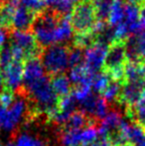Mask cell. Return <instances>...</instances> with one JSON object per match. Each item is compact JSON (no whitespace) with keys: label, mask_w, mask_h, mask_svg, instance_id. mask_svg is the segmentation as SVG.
<instances>
[{"label":"cell","mask_w":145,"mask_h":146,"mask_svg":"<svg viewBox=\"0 0 145 146\" xmlns=\"http://www.w3.org/2000/svg\"><path fill=\"white\" fill-rule=\"evenodd\" d=\"M61 16L63 15L54 11H44L37 15L32 29L33 35L41 47L47 48L57 44L56 33Z\"/></svg>","instance_id":"obj_1"},{"label":"cell","mask_w":145,"mask_h":146,"mask_svg":"<svg viewBox=\"0 0 145 146\" xmlns=\"http://www.w3.org/2000/svg\"><path fill=\"white\" fill-rule=\"evenodd\" d=\"M125 43L122 41H113L109 44L103 65V72L109 76L111 81L122 84H125L124 67L127 63Z\"/></svg>","instance_id":"obj_2"},{"label":"cell","mask_w":145,"mask_h":146,"mask_svg":"<svg viewBox=\"0 0 145 146\" xmlns=\"http://www.w3.org/2000/svg\"><path fill=\"white\" fill-rule=\"evenodd\" d=\"M71 24L75 34L93 32L97 23L93 0H81L73 8L70 14Z\"/></svg>","instance_id":"obj_3"},{"label":"cell","mask_w":145,"mask_h":146,"mask_svg":"<svg viewBox=\"0 0 145 146\" xmlns=\"http://www.w3.org/2000/svg\"><path fill=\"white\" fill-rule=\"evenodd\" d=\"M70 49L64 45H53L42 52V65L45 71L54 77L61 75L69 68Z\"/></svg>","instance_id":"obj_4"},{"label":"cell","mask_w":145,"mask_h":146,"mask_svg":"<svg viewBox=\"0 0 145 146\" xmlns=\"http://www.w3.org/2000/svg\"><path fill=\"white\" fill-rule=\"evenodd\" d=\"M16 94H18V98H16L11 106L7 108L5 118L0 124V128L5 131H13L21 122L22 118H27L29 113V104H27V98L20 92Z\"/></svg>","instance_id":"obj_5"},{"label":"cell","mask_w":145,"mask_h":146,"mask_svg":"<svg viewBox=\"0 0 145 146\" xmlns=\"http://www.w3.org/2000/svg\"><path fill=\"white\" fill-rule=\"evenodd\" d=\"M10 44L20 48L26 55V59H37L42 54L41 46L37 42L35 36L30 31L13 30L10 34Z\"/></svg>","instance_id":"obj_6"},{"label":"cell","mask_w":145,"mask_h":146,"mask_svg":"<svg viewBox=\"0 0 145 146\" xmlns=\"http://www.w3.org/2000/svg\"><path fill=\"white\" fill-rule=\"evenodd\" d=\"M109 46L101 43H95L83 52V62L87 69L93 75H97L105 65Z\"/></svg>","instance_id":"obj_7"},{"label":"cell","mask_w":145,"mask_h":146,"mask_svg":"<svg viewBox=\"0 0 145 146\" xmlns=\"http://www.w3.org/2000/svg\"><path fill=\"white\" fill-rule=\"evenodd\" d=\"M24 63L13 61L7 68L1 71L3 77L4 88L13 92H17L21 88L23 83Z\"/></svg>","instance_id":"obj_8"},{"label":"cell","mask_w":145,"mask_h":146,"mask_svg":"<svg viewBox=\"0 0 145 146\" xmlns=\"http://www.w3.org/2000/svg\"><path fill=\"white\" fill-rule=\"evenodd\" d=\"M125 45L127 61L145 63V31L128 38Z\"/></svg>","instance_id":"obj_9"},{"label":"cell","mask_w":145,"mask_h":146,"mask_svg":"<svg viewBox=\"0 0 145 146\" xmlns=\"http://www.w3.org/2000/svg\"><path fill=\"white\" fill-rule=\"evenodd\" d=\"M145 90V82H133L125 83L122 86L118 100L120 104H126L128 106H134L138 104L142 92Z\"/></svg>","instance_id":"obj_10"},{"label":"cell","mask_w":145,"mask_h":146,"mask_svg":"<svg viewBox=\"0 0 145 146\" xmlns=\"http://www.w3.org/2000/svg\"><path fill=\"white\" fill-rule=\"evenodd\" d=\"M45 76V69L40 60L38 58L28 60L24 65L23 83L21 90H27Z\"/></svg>","instance_id":"obj_11"},{"label":"cell","mask_w":145,"mask_h":146,"mask_svg":"<svg viewBox=\"0 0 145 146\" xmlns=\"http://www.w3.org/2000/svg\"><path fill=\"white\" fill-rule=\"evenodd\" d=\"M37 15L26 8L18 5L15 10L12 22V28L18 31H29L35 21Z\"/></svg>","instance_id":"obj_12"},{"label":"cell","mask_w":145,"mask_h":146,"mask_svg":"<svg viewBox=\"0 0 145 146\" xmlns=\"http://www.w3.org/2000/svg\"><path fill=\"white\" fill-rule=\"evenodd\" d=\"M95 76V75H93L87 69L85 65H81L72 68L69 79H70L71 83L75 85V87H77V86H91Z\"/></svg>","instance_id":"obj_13"},{"label":"cell","mask_w":145,"mask_h":146,"mask_svg":"<svg viewBox=\"0 0 145 146\" xmlns=\"http://www.w3.org/2000/svg\"><path fill=\"white\" fill-rule=\"evenodd\" d=\"M18 4L14 0L0 2V26L3 29H11L13 16Z\"/></svg>","instance_id":"obj_14"},{"label":"cell","mask_w":145,"mask_h":146,"mask_svg":"<svg viewBox=\"0 0 145 146\" xmlns=\"http://www.w3.org/2000/svg\"><path fill=\"white\" fill-rule=\"evenodd\" d=\"M51 85L55 94L59 98L67 96L72 92V83L70 79L64 74L57 75L51 78Z\"/></svg>","instance_id":"obj_15"},{"label":"cell","mask_w":145,"mask_h":146,"mask_svg":"<svg viewBox=\"0 0 145 146\" xmlns=\"http://www.w3.org/2000/svg\"><path fill=\"white\" fill-rule=\"evenodd\" d=\"M73 30L72 24H71L70 15L61 16L56 33L57 43H63L66 42V41H69L73 36Z\"/></svg>","instance_id":"obj_16"},{"label":"cell","mask_w":145,"mask_h":146,"mask_svg":"<svg viewBox=\"0 0 145 146\" xmlns=\"http://www.w3.org/2000/svg\"><path fill=\"white\" fill-rule=\"evenodd\" d=\"M124 7L125 3L123 0H112L109 16L107 23L110 27H115L119 23L124 21Z\"/></svg>","instance_id":"obj_17"},{"label":"cell","mask_w":145,"mask_h":146,"mask_svg":"<svg viewBox=\"0 0 145 146\" xmlns=\"http://www.w3.org/2000/svg\"><path fill=\"white\" fill-rule=\"evenodd\" d=\"M81 130H68L61 129L60 141L64 146H79L81 144Z\"/></svg>","instance_id":"obj_18"},{"label":"cell","mask_w":145,"mask_h":146,"mask_svg":"<svg viewBox=\"0 0 145 146\" xmlns=\"http://www.w3.org/2000/svg\"><path fill=\"white\" fill-rule=\"evenodd\" d=\"M112 0H93L97 21L105 22L109 19Z\"/></svg>","instance_id":"obj_19"},{"label":"cell","mask_w":145,"mask_h":146,"mask_svg":"<svg viewBox=\"0 0 145 146\" xmlns=\"http://www.w3.org/2000/svg\"><path fill=\"white\" fill-rule=\"evenodd\" d=\"M127 116L131 119V122H136L145 128V104L128 106L126 110Z\"/></svg>","instance_id":"obj_20"},{"label":"cell","mask_w":145,"mask_h":146,"mask_svg":"<svg viewBox=\"0 0 145 146\" xmlns=\"http://www.w3.org/2000/svg\"><path fill=\"white\" fill-rule=\"evenodd\" d=\"M123 85L124 84L119 83V82L110 81L109 85L107 86L105 90L103 92V98H105L107 102L118 100V98H119L120 92H121V88Z\"/></svg>","instance_id":"obj_21"},{"label":"cell","mask_w":145,"mask_h":146,"mask_svg":"<svg viewBox=\"0 0 145 146\" xmlns=\"http://www.w3.org/2000/svg\"><path fill=\"white\" fill-rule=\"evenodd\" d=\"M110 81H111V79H110L109 76L107 74H105V72L97 73L93 80L91 88L95 92H97V94H103L105 90V88H107V86L109 85Z\"/></svg>","instance_id":"obj_22"},{"label":"cell","mask_w":145,"mask_h":146,"mask_svg":"<svg viewBox=\"0 0 145 146\" xmlns=\"http://www.w3.org/2000/svg\"><path fill=\"white\" fill-rule=\"evenodd\" d=\"M139 21V7L131 3H126L124 7V22L128 26Z\"/></svg>","instance_id":"obj_23"},{"label":"cell","mask_w":145,"mask_h":146,"mask_svg":"<svg viewBox=\"0 0 145 146\" xmlns=\"http://www.w3.org/2000/svg\"><path fill=\"white\" fill-rule=\"evenodd\" d=\"M75 106H77V102L72 96V94H69L67 96L59 98L58 108L60 111L66 112V113L69 114H73L75 111Z\"/></svg>","instance_id":"obj_24"},{"label":"cell","mask_w":145,"mask_h":146,"mask_svg":"<svg viewBox=\"0 0 145 146\" xmlns=\"http://www.w3.org/2000/svg\"><path fill=\"white\" fill-rule=\"evenodd\" d=\"M71 94L75 102L81 104L91 94V86H77L73 88Z\"/></svg>","instance_id":"obj_25"},{"label":"cell","mask_w":145,"mask_h":146,"mask_svg":"<svg viewBox=\"0 0 145 146\" xmlns=\"http://www.w3.org/2000/svg\"><path fill=\"white\" fill-rule=\"evenodd\" d=\"M107 110H109V102L103 98L97 96V102H95V111H93V119L95 121L103 119L107 114Z\"/></svg>","instance_id":"obj_26"},{"label":"cell","mask_w":145,"mask_h":146,"mask_svg":"<svg viewBox=\"0 0 145 146\" xmlns=\"http://www.w3.org/2000/svg\"><path fill=\"white\" fill-rule=\"evenodd\" d=\"M97 138H99V128H97L95 125L89 126L87 128L83 129L81 132V145L87 144V143L97 141Z\"/></svg>","instance_id":"obj_27"},{"label":"cell","mask_w":145,"mask_h":146,"mask_svg":"<svg viewBox=\"0 0 145 146\" xmlns=\"http://www.w3.org/2000/svg\"><path fill=\"white\" fill-rule=\"evenodd\" d=\"M16 144L18 146H47L46 142L31 135H28L26 133L20 134L16 141Z\"/></svg>","instance_id":"obj_28"},{"label":"cell","mask_w":145,"mask_h":146,"mask_svg":"<svg viewBox=\"0 0 145 146\" xmlns=\"http://www.w3.org/2000/svg\"><path fill=\"white\" fill-rule=\"evenodd\" d=\"M83 49L73 47L72 50H70L69 53V67L75 68L77 66L83 65Z\"/></svg>","instance_id":"obj_29"},{"label":"cell","mask_w":145,"mask_h":146,"mask_svg":"<svg viewBox=\"0 0 145 146\" xmlns=\"http://www.w3.org/2000/svg\"><path fill=\"white\" fill-rule=\"evenodd\" d=\"M13 61L14 60L13 55H12L11 47H10V45H5L3 47V49L0 51V68H1L0 71L7 68Z\"/></svg>","instance_id":"obj_30"},{"label":"cell","mask_w":145,"mask_h":146,"mask_svg":"<svg viewBox=\"0 0 145 146\" xmlns=\"http://www.w3.org/2000/svg\"><path fill=\"white\" fill-rule=\"evenodd\" d=\"M14 94L15 92H13L12 90H9L4 88V90L0 94V104L5 108H10L15 100V94Z\"/></svg>","instance_id":"obj_31"},{"label":"cell","mask_w":145,"mask_h":146,"mask_svg":"<svg viewBox=\"0 0 145 146\" xmlns=\"http://www.w3.org/2000/svg\"><path fill=\"white\" fill-rule=\"evenodd\" d=\"M139 23L142 30L145 31V2L139 7Z\"/></svg>","instance_id":"obj_32"},{"label":"cell","mask_w":145,"mask_h":146,"mask_svg":"<svg viewBox=\"0 0 145 146\" xmlns=\"http://www.w3.org/2000/svg\"><path fill=\"white\" fill-rule=\"evenodd\" d=\"M5 41H6V33L3 28L0 26V51L5 46Z\"/></svg>","instance_id":"obj_33"},{"label":"cell","mask_w":145,"mask_h":146,"mask_svg":"<svg viewBox=\"0 0 145 146\" xmlns=\"http://www.w3.org/2000/svg\"><path fill=\"white\" fill-rule=\"evenodd\" d=\"M6 111H7V108H5L4 106H2L1 104H0V124H1V122L3 121V119L5 118Z\"/></svg>","instance_id":"obj_34"},{"label":"cell","mask_w":145,"mask_h":146,"mask_svg":"<svg viewBox=\"0 0 145 146\" xmlns=\"http://www.w3.org/2000/svg\"><path fill=\"white\" fill-rule=\"evenodd\" d=\"M3 90H4V82H3V77H2L1 71H0V94H1Z\"/></svg>","instance_id":"obj_35"},{"label":"cell","mask_w":145,"mask_h":146,"mask_svg":"<svg viewBox=\"0 0 145 146\" xmlns=\"http://www.w3.org/2000/svg\"><path fill=\"white\" fill-rule=\"evenodd\" d=\"M81 146H101L99 141H93V142H91V143H87V144H83Z\"/></svg>","instance_id":"obj_36"},{"label":"cell","mask_w":145,"mask_h":146,"mask_svg":"<svg viewBox=\"0 0 145 146\" xmlns=\"http://www.w3.org/2000/svg\"><path fill=\"white\" fill-rule=\"evenodd\" d=\"M6 146H18L16 143H13V142H8L7 144H6Z\"/></svg>","instance_id":"obj_37"},{"label":"cell","mask_w":145,"mask_h":146,"mask_svg":"<svg viewBox=\"0 0 145 146\" xmlns=\"http://www.w3.org/2000/svg\"><path fill=\"white\" fill-rule=\"evenodd\" d=\"M118 146H133L132 144H130V143H124V144H121V145H118Z\"/></svg>","instance_id":"obj_38"},{"label":"cell","mask_w":145,"mask_h":146,"mask_svg":"<svg viewBox=\"0 0 145 146\" xmlns=\"http://www.w3.org/2000/svg\"><path fill=\"white\" fill-rule=\"evenodd\" d=\"M69 1H71L72 3H73V2H79L81 0H69Z\"/></svg>","instance_id":"obj_39"},{"label":"cell","mask_w":145,"mask_h":146,"mask_svg":"<svg viewBox=\"0 0 145 146\" xmlns=\"http://www.w3.org/2000/svg\"><path fill=\"white\" fill-rule=\"evenodd\" d=\"M0 146H2V145H1V144H0Z\"/></svg>","instance_id":"obj_40"}]
</instances>
